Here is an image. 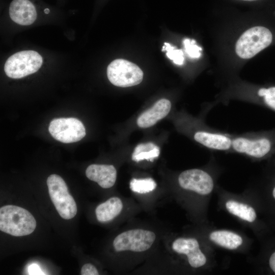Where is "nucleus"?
Returning a JSON list of instances; mask_svg holds the SVG:
<instances>
[{"instance_id":"4468645a","label":"nucleus","mask_w":275,"mask_h":275,"mask_svg":"<svg viewBox=\"0 0 275 275\" xmlns=\"http://www.w3.org/2000/svg\"><path fill=\"white\" fill-rule=\"evenodd\" d=\"M194 139L205 147L212 150L226 151L232 147V139L219 132L198 131L195 133Z\"/></svg>"},{"instance_id":"f03ea898","label":"nucleus","mask_w":275,"mask_h":275,"mask_svg":"<svg viewBox=\"0 0 275 275\" xmlns=\"http://www.w3.org/2000/svg\"><path fill=\"white\" fill-rule=\"evenodd\" d=\"M272 35L266 28L257 26L243 33L237 41L235 51L242 59L253 57L271 43Z\"/></svg>"},{"instance_id":"393cba45","label":"nucleus","mask_w":275,"mask_h":275,"mask_svg":"<svg viewBox=\"0 0 275 275\" xmlns=\"http://www.w3.org/2000/svg\"><path fill=\"white\" fill-rule=\"evenodd\" d=\"M50 12V10L48 8H46L44 9V12L45 13V14H48Z\"/></svg>"},{"instance_id":"6e6552de","label":"nucleus","mask_w":275,"mask_h":275,"mask_svg":"<svg viewBox=\"0 0 275 275\" xmlns=\"http://www.w3.org/2000/svg\"><path fill=\"white\" fill-rule=\"evenodd\" d=\"M48 130L55 140L63 143L76 142L86 135L84 124L74 118L54 119L50 122Z\"/></svg>"},{"instance_id":"7ed1b4c3","label":"nucleus","mask_w":275,"mask_h":275,"mask_svg":"<svg viewBox=\"0 0 275 275\" xmlns=\"http://www.w3.org/2000/svg\"><path fill=\"white\" fill-rule=\"evenodd\" d=\"M47 185L50 199L60 215L65 219L74 217L77 213L76 204L63 179L57 174L50 175Z\"/></svg>"},{"instance_id":"f257e3e1","label":"nucleus","mask_w":275,"mask_h":275,"mask_svg":"<svg viewBox=\"0 0 275 275\" xmlns=\"http://www.w3.org/2000/svg\"><path fill=\"white\" fill-rule=\"evenodd\" d=\"M36 227L33 215L25 209L8 205L0 208L1 231L14 236L31 234Z\"/></svg>"},{"instance_id":"2eb2a0df","label":"nucleus","mask_w":275,"mask_h":275,"mask_svg":"<svg viewBox=\"0 0 275 275\" xmlns=\"http://www.w3.org/2000/svg\"><path fill=\"white\" fill-rule=\"evenodd\" d=\"M122 208L121 200L118 197H112L96 207L97 219L100 222L110 221L120 213Z\"/></svg>"},{"instance_id":"f3484780","label":"nucleus","mask_w":275,"mask_h":275,"mask_svg":"<svg viewBox=\"0 0 275 275\" xmlns=\"http://www.w3.org/2000/svg\"><path fill=\"white\" fill-rule=\"evenodd\" d=\"M225 206L230 213L243 220L252 223L256 218L255 210L249 205L234 200H229L226 202Z\"/></svg>"},{"instance_id":"bb28decb","label":"nucleus","mask_w":275,"mask_h":275,"mask_svg":"<svg viewBox=\"0 0 275 275\" xmlns=\"http://www.w3.org/2000/svg\"><path fill=\"white\" fill-rule=\"evenodd\" d=\"M242 1H257V0H242Z\"/></svg>"},{"instance_id":"ddd939ff","label":"nucleus","mask_w":275,"mask_h":275,"mask_svg":"<svg viewBox=\"0 0 275 275\" xmlns=\"http://www.w3.org/2000/svg\"><path fill=\"white\" fill-rule=\"evenodd\" d=\"M171 102L167 99L156 101L149 109L143 112L137 119V124L141 128H148L155 125L169 113Z\"/></svg>"},{"instance_id":"aec40b11","label":"nucleus","mask_w":275,"mask_h":275,"mask_svg":"<svg viewBox=\"0 0 275 275\" xmlns=\"http://www.w3.org/2000/svg\"><path fill=\"white\" fill-rule=\"evenodd\" d=\"M166 50L167 56L171 60H173L176 64L182 65L184 61L183 53L181 49H175V47L172 46L170 44L164 43V45L162 47V51Z\"/></svg>"},{"instance_id":"b1692460","label":"nucleus","mask_w":275,"mask_h":275,"mask_svg":"<svg viewBox=\"0 0 275 275\" xmlns=\"http://www.w3.org/2000/svg\"><path fill=\"white\" fill-rule=\"evenodd\" d=\"M269 265L271 270L275 273V252L270 256Z\"/></svg>"},{"instance_id":"1a4fd4ad","label":"nucleus","mask_w":275,"mask_h":275,"mask_svg":"<svg viewBox=\"0 0 275 275\" xmlns=\"http://www.w3.org/2000/svg\"><path fill=\"white\" fill-rule=\"evenodd\" d=\"M178 182L183 189L201 195L209 194L214 187V182L211 176L206 172L197 169L182 172L178 177Z\"/></svg>"},{"instance_id":"20e7f679","label":"nucleus","mask_w":275,"mask_h":275,"mask_svg":"<svg viewBox=\"0 0 275 275\" xmlns=\"http://www.w3.org/2000/svg\"><path fill=\"white\" fill-rule=\"evenodd\" d=\"M231 148L253 158H264L275 151V135L268 133L253 138L236 137L232 139Z\"/></svg>"},{"instance_id":"4be33fe9","label":"nucleus","mask_w":275,"mask_h":275,"mask_svg":"<svg viewBox=\"0 0 275 275\" xmlns=\"http://www.w3.org/2000/svg\"><path fill=\"white\" fill-rule=\"evenodd\" d=\"M80 274L81 275H98L99 272L93 264L87 263L82 266Z\"/></svg>"},{"instance_id":"dca6fc26","label":"nucleus","mask_w":275,"mask_h":275,"mask_svg":"<svg viewBox=\"0 0 275 275\" xmlns=\"http://www.w3.org/2000/svg\"><path fill=\"white\" fill-rule=\"evenodd\" d=\"M209 238L216 244L229 250L237 249L243 242V239L239 235L224 230L212 232L209 235Z\"/></svg>"},{"instance_id":"a211bd4d","label":"nucleus","mask_w":275,"mask_h":275,"mask_svg":"<svg viewBox=\"0 0 275 275\" xmlns=\"http://www.w3.org/2000/svg\"><path fill=\"white\" fill-rule=\"evenodd\" d=\"M160 149L158 146L152 142L141 143L134 148L132 154V159L135 162L146 159L153 161L158 157Z\"/></svg>"},{"instance_id":"9b49d317","label":"nucleus","mask_w":275,"mask_h":275,"mask_svg":"<svg viewBox=\"0 0 275 275\" xmlns=\"http://www.w3.org/2000/svg\"><path fill=\"white\" fill-rule=\"evenodd\" d=\"M9 15L15 22L22 25L32 24L37 18V10L30 0H13L9 6Z\"/></svg>"},{"instance_id":"412c9836","label":"nucleus","mask_w":275,"mask_h":275,"mask_svg":"<svg viewBox=\"0 0 275 275\" xmlns=\"http://www.w3.org/2000/svg\"><path fill=\"white\" fill-rule=\"evenodd\" d=\"M195 43V40L188 39H185L183 41L186 52L192 58H198L201 56L202 48Z\"/></svg>"},{"instance_id":"6ab92c4d","label":"nucleus","mask_w":275,"mask_h":275,"mask_svg":"<svg viewBox=\"0 0 275 275\" xmlns=\"http://www.w3.org/2000/svg\"><path fill=\"white\" fill-rule=\"evenodd\" d=\"M130 188L134 192L145 194L154 190L156 187L155 181L151 178L132 179L129 183Z\"/></svg>"},{"instance_id":"0eeeda50","label":"nucleus","mask_w":275,"mask_h":275,"mask_svg":"<svg viewBox=\"0 0 275 275\" xmlns=\"http://www.w3.org/2000/svg\"><path fill=\"white\" fill-rule=\"evenodd\" d=\"M155 239V234L151 231L132 229L117 235L114 240L113 246L117 252H142L149 250Z\"/></svg>"},{"instance_id":"f8f14e48","label":"nucleus","mask_w":275,"mask_h":275,"mask_svg":"<svg viewBox=\"0 0 275 275\" xmlns=\"http://www.w3.org/2000/svg\"><path fill=\"white\" fill-rule=\"evenodd\" d=\"M87 178L97 182L104 188L112 187L117 178V171L114 166L108 164H92L86 171Z\"/></svg>"},{"instance_id":"9d476101","label":"nucleus","mask_w":275,"mask_h":275,"mask_svg":"<svg viewBox=\"0 0 275 275\" xmlns=\"http://www.w3.org/2000/svg\"><path fill=\"white\" fill-rule=\"evenodd\" d=\"M173 250L187 256L189 265L194 268L200 267L206 263L207 259L201 251L198 240L194 238H178L172 245Z\"/></svg>"},{"instance_id":"5701e85b","label":"nucleus","mask_w":275,"mask_h":275,"mask_svg":"<svg viewBox=\"0 0 275 275\" xmlns=\"http://www.w3.org/2000/svg\"><path fill=\"white\" fill-rule=\"evenodd\" d=\"M28 270L30 274H44L39 266L37 264L31 265Z\"/></svg>"},{"instance_id":"423d86ee","label":"nucleus","mask_w":275,"mask_h":275,"mask_svg":"<svg viewBox=\"0 0 275 275\" xmlns=\"http://www.w3.org/2000/svg\"><path fill=\"white\" fill-rule=\"evenodd\" d=\"M109 81L119 87H129L139 85L143 78V72L136 64L124 59H116L107 68Z\"/></svg>"},{"instance_id":"39448f33","label":"nucleus","mask_w":275,"mask_h":275,"mask_svg":"<svg viewBox=\"0 0 275 275\" xmlns=\"http://www.w3.org/2000/svg\"><path fill=\"white\" fill-rule=\"evenodd\" d=\"M43 59L34 50H24L14 53L6 61L4 70L12 78H20L37 72L41 67Z\"/></svg>"},{"instance_id":"a878e982","label":"nucleus","mask_w":275,"mask_h":275,"mask_svg":"<svg viewBox=\"0 0 275 275\" xmlns=\"http://www.w3.org/2000/svg\"><path fill=\"white\" fill-rule=\"evenodd\" d=\"M272 195H273V197L274 199H275V186L273 188V190H272Z\"/></svg>"}]
</instances>
